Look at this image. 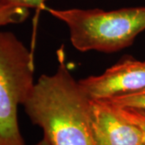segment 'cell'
Instances as JSON below:
<instances>
[{
  "mask_svg": "<svg viewBox=\"0 0 145 145\" xmlns=\"http://www.w3.org/2000/svg\"><path fill=\"white\" fill-rule=\"evenodd\" d=\"M52 75H42L24 103L31 123L41 127L50 145H95L90 99L70 73L62 52Z\"/></svg>",
  "mask_w": 145,
  "mask_h": 145,
  "instance_id": "obj_1",
  "label": "cell"
},
{
  "mask_svg": "<svg viewBox=\"0 0 145 145\" xmlns=\"http://www.w3.org/2000/svg\"><path fill=\"white\" fill-rule=\"evenodd\" d=\"M31 52L15 34L0 31V145H26L18 122V106L34 86Z\"/></svg>",
  "mask_w": 145,
  "mask_h": 145,
  "instance_id": "obj_3",
  "label": "cell"
},
{
  "mask_svg": "<svg viewBox=\"0 0 145 145\" xmlns=\"http://www.w3.org/2000/svg\"><path fill=\"white\" fill-rule=\"evenodd\" d=\"M1 1L22 6V7H27L28 9H30V8L46 9L45 3L48 0H1Z\"/></svg>",
  "mask_w": 145,
  "mask_h": 145,
  "instance_id": "obj_9",
  "label": "cell"
},
{
  "mask_svg": "<svg viewBox=\"0 0 145 145\" xmlns=\"http://www.w3.org/2000/svg\"><path fill=\"white\" fill-rule=\"evenodd\" d=\"M34 145H50V144H49V142L44 137L40 141H39L38 143H36V144Z\"/></svg>",
  "mask_w": 145,
  "mask_h": 145,
  "instance_id": "obj_10",
  "label": "cell"
},
{
  "mask_svg": "<svg viewBox=\"0 0 145 145\" xmlns=\"http://www.w3.org/2000/svg\"><path fill=\"white\" fill-rule=\"evenodd\" d=\"M45 10L67 25L72 44L81 52H117L131 45L145 30V7L109 11L99 8Z\"/></svg>",
  "mask_w": 145,
  "mask_h": 145,
  "instance_id": "obj_2",
  "label": "cell"
},
{
  "mask_svg": "<svg viewBox=\"0 0 145 145\" xmlns=\"http://www.w3.org/2000/svg\"><path fill=\"white\" fill-rule=\"evenodd\" d=\"M103 100L116 106L138 109L145 112V88L133 93Z\"/></svg>",
  "mask_w": 145,
  "mask_h": 145,
  "instance_id": "obj_7",
  "label": "cell"
},
{
  "mask_svg": "<svg viewBox=\"0 0 145 145\" xmlns=\"http://www.w3.org/2000/svg\"><path fill=\"white\" fill-rule=\"evenodd\" d=\"M28 16V8L0 0V27L22 23Z\"/></svg>",
  "mask_w": 145,
  "mask_h": 145,
  "instance_id": "obj_6",
  "label": "cell"
},
{
  "mask_svg": "<svg viewBox=\"0 0 145 145\" xmlns=\"http://www.w3.org/2000/svg\"><path fill=\"white\" fill-rule=\"evenodd\" d=\"M78 82L91 100L109 99L133 93L145 88V61L124 57L103 74Z\"/></svg>",
  "mask_w": 145,
  "mask_h": 145,
  "instance_id": "obj_4",
  "label": "cell"
},
{
  "mask_svg": "<svg viewBox=\"0 0 145 145\" xmlns=\"http://www.w3.org/2000/svg\"><path fill=\"white\" fill-rule=\"evenodd\" d=\"M140 145H145V144H144V143H143V144H140Z\"/></svg>",
  "mask_w": 145,
  "mask_h": 145,
  "instance_id": "obj_11",
  "label": "cell"
},
{
  "mask_svg": "<svg viewBox=\"0 0 145 145\" xmlns=\"http://www.w3.org/2000/svg\"><path fill=\"white\" fill-rule=\"evenodd\" d=\"M90 124L95 145H140V129L115 112L104 100L90 99Z\"/></svg>",
  "mask_w": 145,
  "mask_h": 145,
  "instance_id": "obj_5",
  "label": "cell"
},
{
  "mask_svg": "<svg viewBox=\"0 0 145 145\" xmlns=\"http://www.w3.org/2000/svg\"><path fill=\"white\" fill-rule=\"evenodd\" d=\"M98 100V99H97ZM119 115L137 126L143 134V142L145 144V112L138 109L131 107H119L110 104Z\"/></svg>",
  "mask_w": 145,
  "mask_h": 145,
  "instance_id": "obj_8",
  "label": "cell"
}]
</instances>
